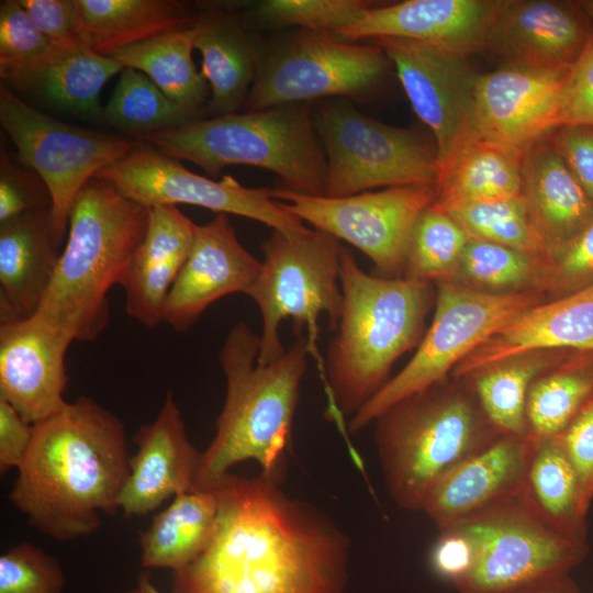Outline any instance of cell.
<instances>
[{
  "mask_svg": "<svg viewBox=\"0 0 593 593\" xmlns=\"http://www.w3.org/2000/svg\"><path fill=\"white\" fill-rule=\"evenodd\" d=\"M52 45L80 44L75 0H19Z\"/></svg>",
  "mask_w": 593,
  "mask_h": 593,
  "instance_id": "681fc988",
  "label": "cell"
},
{
  "mask_svg": "<svg viewBox=\"0 0 593 593\" xmlns=\"http://www.w3.org/2000/svg\"><path fill=\"white\" fill-rule=\"evenodd\" d=\"M542 350L593 353V283L533 305L494 332L452 370L455 379L523 354Z\"/></svg>",
  "mask_w": 593,
  "mask_h": 593,
  "instance_id": "cb8c5ba5",
  "label": "cell"
},
{
  "mask_svg": "<svg viewBox=\"0 0 593 593\" xmlns=\"http://www.w3.org/2000/svg\"><path fill=\"white\" fill-rule=\"evenodd\" d=\"M547 135L526 149L523 166V197L546 260L593 220L592 199Z\"/></svg>",
  "mask_w": 593,
  "mask_h": 593,
  "instance_id": "484cf974",
  "label": "cell"
},
{
  "mask_svg": "<svg viewBox=\"0 0 593 593\" xmlns=\"http://www.w3.org/2000/svg\"><path fill=\"white\" fill-rule=\"evenodd\" d=\"M592 27L579 1L502 0L485 47L501 57L504 65L569 69Z\"/></svg>",
  "mask_w": 593,
  "mask_h": 593,
  "instance_id": "ac0fdd59",
  "label": "cell"
},
{
  "mask_svg": "<svg viewBox=\"0 0 593 593\" xmlns=\"http://www.w3.org/2000/svg\"><path fill=\"white\" fill-rule=\"evenodd\" d=\"M436 286L435 314L416 353L350 417V433L360 432L403 399L445 380L489 336L524 310L545 302L547 298L541 290L489 293L452 280H440Z\"/></svg>",
  "mask_w": 593,
  "mask_h": 593,
  "instance_id": "9c48e42d",
  "label": "cell"
},
{
  "mask_svg": "<svg viewBox=\"0 0 593 593\" xmlns=\"http://www.w3.org/2000/svg\"><path fill=\"white\" fill-rule=\"evenodd\" d=\"M547 137L593 201V127L561 125Z\"/></svg>",
  "mask_w": 593,
  "mask_h": 593,
  "instance_id": "7dc6e473",
  "label": "cell"
},
{
  "mask_svg": "<svg viewBox=\"0 0 593 593\" xmlns=\"http://www.w3.org/2000/svg\"><path fill=\"white\" fill-rule=\"evenodd\" d=\"M468 240L462 227L433 203L413 227L403 277L425 282L450 279Z\"/></svg>",
  "mask_w": 593,
  "mask_h": 593,
  "instance_id": "ab89813d",
  "label": "cell"
},
{
  "mask_svg": "<svg viewBox=\"0 0 593 593\" xmlns=\"http://www.w3.org/2000/svg\"><path fill=\"white\" fill-rule=\"evenodd\" d=\"M75 1L80 44L104 56L170 31L191 27L195 20L188 5L175 0Z\"/></svg>",
  "mask_w": 593,
  "mask_h": 593,
  "instance_id": "4dcf8cb0",
  "label": "cell"
},
{
  "mask_svg": "<svg viewBox=\"0 0 593 593\" xmlns=\"http://www.w3.org/2000/svg\"><path fill=\"white\" fill-rule=\"evenodd\" d=\"M103 120L136 138L195 120L143 72L125 67L103 108Z\"/></svg>",
  "mask_w": 593,
  "mask_h": 593,
  "instance_id": "74e56055",
  "label": "cell"
},
{
  "mask_svg": "<svg viewBox=\"0 0 593 593\" xmlns=\"http://www.w3.org/2000/svg\"><path fill=\"white\" fill-rule=\"evenodd\" d=\"M592 395L593 353L573 351L532 384L527 437L537 441L560 435Z\"/></svg>",
  "mask_w": 593,
  "mask_h": 593,
  "instance_id": "d590c367",
  "label": "cell"
},
{
  "mask_svg": "<svg viewBox=\"0 0 593 593\" xmlns=\"http://www.w3.org/2000/svg\"><path fill=\"white\" fill-rule=\"evenodd\" d=\"M139 593H160L150 580L148 572L144 571L138 575L137 584Z\"/></svg>",
  "mask_w": 593,
  "mask_h": 593,
  "instance_id": "db71d44e",
  "label": "cell"
},
{
  "mask_svg": "<svg viewBox=\"0 0 593 593\" xmlns=\"http://www.w3.org/2000/svg\"><path fill=\"white\" fill-rule=\"evenodd\" d=\"M434 204L449 214L469 238L504 245L546 260L524 197L450 205Z\"/></svg>",
  "mask_w": 593,
  "mask_h": 593,
  "instance_id": "f35d334b",
  "label": "cell"
},
{
  "mask_svg": "<svg viewBox=\"0 0 593 593\" xmlns=\"http://www.w3.org/2000/svg\"><path fill=\"white\" fill-rule=\"evenodd\" d=\"M261 270V261L239 243L226 214L197 225L191 251L167 296L163 323L188 331L214 301L231 293H247Z\"/></svg>",
  "mask_w": 593,
  "mask_h": 593,
  "instance_id": "ffe728a7",
  "label": "cell"
},
{
  "mask_svg": "<svg viewBox=\"0 0 593 593\" xmlns=\"http://www.w3.org/2000/svg\"><path fill=\"white\" fill-rule=\"evenodd\" d=\"M123 68L113 57L81 44L52 45L40 60L3 85L36 91L57 108L103 120L100 92Z\"/></svg>",
  "mask_w": 593,
  "mask_h": 593,
  "instance_id": "f546056e",
  "label": "cell"
},
{
  "mask_svg": "<svg viewBox=\"0 0 593 593\" xmlns=\"http://www.w3.org/2000/svg\"><path fill=\"white\" fill-rule=\"evenodd\" d=\"M339 282L343 311L326 377L338 412L351 417L389 381L398 358L419 345L434 292L430 282L368 275L344 247Z\"/></svg>",
  "mask_w": 593,
  "mask_h": 593,
  "instance_id": "5b68a950",
  "label": "cell"
},
{
  "mask_svg": "<svg viewBox=\"0 0 593 593\" xmlns=\"http://www.w3.org/2000/svg\"><path fill=\"white\" fill-rule=\"evenodd\" d=\"M130 459L120 418L79 396L33 425L10 502L47 537L89 536L102 525L100 512L115 515L120 510Z\"/></svg>",
  "mask_w": 593,
  "mask_h": 593,
  "instance_id": "7a4b0ae2",
  "label": "cell"
},
{
  "mask_svg": "<svg viewBox=\"0 0 593 593\" xmlns=\"http://www.w3.org/2000/svg\"><path fill=\"white\" fill-rule=\"evenodd\" d=\"M219 502L213 490L176 495L139 535L143 568L180 571L210 545L217 524Z\"/></svg>",
  "mask_w": 593,
  "mask_h": 593,
  "instance_id": "1f68e13d",
  "label": "cell"
},
{
  "mask_svg": "<svg viewBox=\"0 0 593 593\" xmlns=\"http://www.w3.org/2000/svg\"><path fill=\"white\" fill-rule=\"evenodd\" d=\"M374 5L367 0H266L254 8L253 16L269 26L334 33Z\"/></svg>",
  "mask_w": 593,
  "mask_h": 593,
  "instance_id": "60d3db41",
  "label": "cell"
},
{
  "mask_svg": "<svg viewBox=\"0 0 593 593\" xmlns=\"http://www.w3.org/2000/svg\"><path fill=\"white\" fill-rule=\"evenodd\" d=\"M72 340L37 316L0 323V399L31 425L67 402L66 353Z\"/></svg>",
  "mask_w": 593,
  "mask_h": 593,
  "instance_id": "d6986e66",
  "label": "cell"
},
{
  "mask_svg": "<svg viewBox=\"0 0 593 593\" xmlns=\"http://www.w3.org/2000/svg\"><path fill=\"white\" fill-rule=\"evenodd\" d=\"M193 26L167 32L146 42L114 52L113 57L124 68L146 75L163 93L198 119L208 102V82L192 58Z\"/></svg>",
  "mask_w": 593,
  "mask_h": 593,
  "instance_id": "836d02e7",
  "label": "cell"
},
{
  "mask_svg": "<svg viewBox=\"0 0 593 593\" xmlns=\"http://www.w3.org/2000/svg\"><path fill=\"white\" fill-rule=\"evenodd\" d=\"M148 219V206L92 178L74 202L66 246L34 315L72 342L97 339L110 320L107 295L122 283Z\"/></svg>",
  "mask_w": 593,
  "mask_h": 593,
  "instance_id": "277c9868",
  "label": "cell"
},
{
  "mask_svg": "<svg viewBox=\"0 0 593 593\" xmlns=\"http://www.w3.org/2000/svg\"><path fill=\"white\" fill-rule=\"evenodd\" d=\"M430 560L434 570L455 584L470 572L474 561V549L462 533L448 528L439 532Z\"/></svg>",
  "mask_w": 593,
  "mask_h": 593,
  "instance_id": "f907efd6",
  "label": "cell"
},
{
  "mask_svg": "<svg viewBox=\"0 0 593 593\" xmlns=\"http://www.w3.org/2000/svg\"><path fill=\"white\" fill-rule=\"evenodd\" d=\"M52 47L19 0L0 4V75L4 82L40 60Z\"/></svg>",
  "mask_w": 593,
  "mask_h": 593,
  "instance_id": "7bdbcfd3",
  "label": "cell"
},
{
  "mask_svg": "<svg viewBox=\"0 0 593 593\" xmlns=\"http://www.w3.org/2000/svg\"><path fill=\"white\" fill-rule=\"evenodd\" d=\"M583 11L593 24V0L579 1Z\"/></svg>",
  "mask_w": 593,
  "mask_h": 593,
  "instance_id": "11a10c76",
  "label": "cell"
},
{
  "mask_svg": "<svg viewBox=\"0 0 593 593\" xmlns=\"http://www.w3.org/2000/svg\"><path fill=\"white\" fill-rule=\"evenodd\" d=\"M385 484L402 508L421 511L428 493L500 434L465 379L447 378L374 419Z\"/></svg>",
  "mask_w": 593,
  "mask_h": 593,
  "instance_id": "8992f818",
  "label": "cell"
},
{
  "mask_svg": "<svg viewBox=\"0 0 593 593\" xmlns=\"http://www.w3.org/2000/svg\"><path fill=\"white\" fill-rule=\"evenodd\" d=\"M48 211L51 212L49 193L38 175L31 168L22 169L2 155L0 226Z\"/></svg>",
  "mask_w": 593,
  "mask_h": 593,
  "instance_id": "ee69618b",
  "label": "cell"
},
{
  "mask_svg": "<svg viewBox=\"0 0 593 593\" xmlns=\"http://www.w3.org/2000/svg\"><path fill=\"white\" fill-rule=\"evenodd\" d=\"M534 447L528 437L501 435L444 478L421 511L440 532L521 496Z\"/></svg>",
  "mask_w": 593,
  "mask_h": 593,
  "instance_id": "44dd1931",
  "label": "cell"
},
{
  "mask_svg": "<svg viewBox=\"0 0 593 593\" xmlns=\"http://www.w3.org/2000/svg\"><path fill=\"white\" fill-rule=\"evenodd\" d=\"M33 425L25 422L15 409L0 399V472L19 468L30 447Z\"/></svg>",
  "mask_w": 593,
  "mask_h": 593,
  "instance_id": "816d5d0a",
  "label": "cell"
},
{
  "mask_svg": "<svg viewBox=\"0 0 593 593\" xmlns=\"http://www.w3.org/2000/svg\"><path fill=\"white\" fill-rule=\"evenodd\" d=\"M593 283V220L546 260L545 292L563 296Z\"/></svg>",
  "mask_w": 593,
  "mask_h": 593,
  "instance_id": "f6af8a7d",
  "label": "cell"
},
{
  "mask_svg": "<svg viewBox=\"0 0 593 593\" xmlns=\"http://www.w3.org/2000/svg\"><path fill=\"white\" fill-rule=\"evenodd\" d=\"M571 353L542 350L523 354L482 368L463 379L500 434L527 437L526 402L532 384Z\"/></svg>",
  "mask_w": 593,
  "mask_h": 593,
  "instance_id": "e575fe53",
  "label": "cell"
},
{
  "mask_svg": "<svg viewBox=\"0 0 593 593\" xmlns=\"http://www.w3.org/2000/svg\"><path fill=\"white\" fill-rule=\"evenodd\" d=\"M195 230L176 205L149 208L146 234L121 283L126 313L144 326L163 323L167 296L191 251Z\"/></svg>",
  "mask_w": 593,
  "mask_h": 593,
  "instance_id": "d4e9b609",
  "label": "cell"
},
{
  "mask_svg": "<svg viewBox=\"0 0 593 593\" xmlns=\"http://www.w3.org/2000/svg\"><path fill=\"white\" fill-rule=\"evenodd\" d=\"M384 51L417 116L432 130L438 167L473 134L478 74L470 54L450 46L398 37L370 41Z\"/></svg>",
  "mask_w": 593,
  "mask_h": 593,
  "instance_id": "2e32d148",
  "label": "cell"
},
{
  "mask_svg": "<svg viewBox=\"0 0 593 593\" xmlns=\"http://www.w3.org/2000/svg\"><path fill=\"white\" fill-rule=\"evenodd\" d=\"M201 74L211 89L205 111L222 116L244 105L257 75L259 48L245 23L233 12L205 9L193 23Z\"/></svg>",
  "mask_w": 593,
  "mask_h": 593,
  "instance_id": "83f0119b",
  "label": "cell"
},
{
  "mask_svg": "<svg viewBox=\"0 0 593 593\" xmlns=\"http://www.w3.org/2000/svg\"><path fill=\"white\" fill-rule=\"evenodd\" d=\"M316 128L326 156L325 197L400 186L436 187V147L412 130L388 125L343 104L322 107Z\"/></svg>",
  "mask_w": 593,
  "mask_h": 593,
  "instance_id": "7c38bea8",
  "label": "cell"
},
{
  "mask_svg": "<svg viewBox=\"0 0 593 593\" xmlns=\"http://www.w3.org/2000/svg\"><path fill=\"white\" fill-rule=\"evenodd\" d=\"M502 0H407L374 5L334 34L355 43L398 37L437 43L472 54L485 47Z\"/></svg>",
  "mask_w": 593,
  "mask_h": 593,
  "instance_id": "7402d4cb",
  "label": "cell"
},
{
  "mask_svg": "<svg viewBox=\"0 0 593 593\" xmlns=\"http://www.w3.org/2000/svg\"><path fill=\"white\" fill-rule=\"evenodd\" d=\"M96 177L109 181L125 197L148 208L190 204L217 214L231 213L256 220L288 235L310 232L299 217L273 199L272 189L248 188L232 176L212 180L197 175L180 160L141 139L125 157Z\"/></svg>",
  "mask_w": 593,
  "mask_h": 593,
  "instance_id": "9a60e30c",
  "label": "cell"
},
{
  "mask_svg": "<svg viewBox=\"0 0 593 593\" xmlns=\"http://www.w3.org/2000/svg\"><path fill=\"white\" fill-rule=\"evenodd\" d=\"M448 528L474 549L470 572L454 584L459 593H514L570 574L589 551L550 527L522 495Z\"/></svg>",
  "mask_w": 593,
  "mask_h": 593,
  "instance_id": "30bf717a",
  "label": "cell"
},
{
  "mask_svg": "<svg viewBox=\"0 0 593 593\" xmlns=\"http://www.w3.org/2000/svg\"><path fill=\"white\" fill-rule=\"evenodd\" d=\"M342 248L339 239L315 228L303 235L273 231L262 242L261 270L246 293L262 316L258 363L269 365L284 355L279 327L286 317L299 337L309 331L311 346L321 314L327 315L332 331L337 329L343 311Z\"/></svg>",
  "mask_w": 593,
  "mask_h": 593,
  "instance_id": "ba28073f",
  "label": "cell"
},
{
  "mask_svg": "<svg viewBox=\"0 0 593 593\" xmlns=\"http://www.w3.org/2000/svg\"><path fill=\"white\" fill-rule=\"evenodd\" d=\"M448 280L489 293L545 291L546 260L504 245L469 238Z\"/></svg>",
  "mask_w": 593,
  "mask_h": 593,
  "instance_id": "8d00e7d4",
  "label": "cell"
},
{
  "mask_svg": "<svg viewBox=\"0 0 593 593\" xmlns=\"http://www.w3.org/2000/svg\"><path fill=\"white\" fill-rule=\"evenodd\" d=\"M66 578L58 560L21 541L0 557V593H63Z\"/></svg>",
  "mask_w": 593,
  "mask_h": 593,
  "instance_id": "b9f144b4",
  "label": "cell"
},
{
  "mask_svg": "<svg viewBox=\"0 0 593 593\" xmlns=\"http://www.w3.org/2000/svg\"><path fill=\"white\" fill-rule=\"evenodd\" d=\"M127 593H139V589H138V586L136 585L135 588H133L132 590H130Z\"/></svg>",
  "mask_w": 593,
  "mask_h": 593,
  "instance_id": "9f6ffc18",
  "label": "cell"
},
{
  "mask_svg": "<svg viewBox=\"0 0 593 593\" xmlns=\"http://www.w3.org/2000/svg\"><path fill=\"white\" fill-rule=\"evenodd\" d=\"M522 496L561 536L588 545L590 503L557 436L535 441Z\"/></svg>",
  "mask_w": 593,
  "mask_h": 593,
  "instance_id": "d6a6232c",
  "label": "cell"
},
{
  "mask_svg": "<svg viewBox=\"0 0 593 593\" xmlns=\"http://www.w3.org/2000/svg\"><path fill=\"white\" fill-rule=\"evenodd\" d=\"M514 593H582L570 574L557 577Z\"/></svg>",
  "mask_w": 593,
  "mask_h": 593,
  "instance_id": "f5cc1de1",
  "label": "cell"
},
{
  "mask_svg": "<svg viewBox=\"0 0 593 593\" xmlns=\"http://www.w3.org/2000/svg\"><path fill=\"white\" fill-rule=\"evenodd\" d=\"M568 70L503 65L478 74L473 133L527 149L558 127L559 98Z\"/></svg>",
  "mask_w": 593,
  "mask_h": 593,
  "instance_id": "e0dca14e",
  "label": "cell"
},
{
  "mask_svg": "<svg viewBox=\"0 0 593 593\" xmlns=\"http://www.w3.org/2000/svg\"><path fill=\"white\" fill-rule=\"evenodd\" d=\"M0 123L14 143L20 163L44 182L51 198L53 228L60 243L68 233L69 215L79 192L138 142L59 121L27 104L3 83Z\"/></svg>",
  "mask_w": 593,
  "mask_h": 593,
  "instance_id": "8fae6325",
  "label": "cell"
},
{
  "mask_svg": "<svg viewBox=\"0 0 593 593\" xmlns=\"http://www.w3.org/2000/svg\"><path fill=\"white\" fill-rule=\"evenodd\" d=\"M315 126L307 107L293 103L195 119L137 139L193 163L212 177L231 165L253 166L277 175L280 188L322 197L327 165Z\"/></svg>",
  "mask_w": 593,
  "mask_h": 593,
  "instance_id": "52a82bcc",
  "label": "cell"
},
{
  "mask_svg": "<svg viewBox=\"0 0 593 593\" xmlns=\"http://www.w3.org/2000/svg\"><path fill=\"white\" fill-rule=\"evenodd\" d=\"M390 59L376 44L345 42L332 32L299 30L260 54L246 112L344 96L358 97L384 76Z\"/></svg>",
  "mask_w": 593,
  "mask_h": 593,
  "instance_id": "4fadbf2b",
  "label": "cell"
},
{
  "mask_svg": "<svg viewBox=\"0 0 593 593\" xmlns=\"http://www.w3.org/2000/svg\"><path fill=\"white\" fill-rule=\"evenodd\" d=\"M215 534L175 593H343L348 539L321 513L290 499L278 482L226 474L213 489Z\"/></svg>",
  "mask_w": 593,
  "mask_h": 593,
  "instance_id": "6da1fadb",
  "label": "cell"
},
{
  "mask_svg": "<svg viewBox=\"0 0 593 593\" xmlns=\"http://www.w3.org/2000/svg\"><path fill=\"white\" fill-rule=\"evenodd\" d=\"M63 243L51 212L0 226V323L32 317L51 283Z\"/></svg>",
  "mask_w": 593,
  "mask_h": 593,
  "instance_id": "4316f807",
  "label": "cell"
},
{
  "mask_svg": "<svg viewBox=\"0 0 593 593\" xmlns=\"http://www.w3.org/2000/svg\"><path fill=\"white\" fill-rule=\"evenodd\" d=\"M557 437L578 473L586 501L591 504L593 499V395Z\"/></svg>",
  "mask_w": 593,
  "mask_h": 593,
  "instance_id": "c3c4849f",
  "label": "cell"
},
{
  "mask_svg": "<svg viewBox=\"0 0 593 593\" xmlns=\"http://www.w3.org/2000/svg\"><path fill=\"white\" fill-rule=\"evenodd\" d=\"M281 206L367 255L377 277L402 278L407 246L419 215L437 199L433 184L384 188L348 197L328 198L272 189Z\"/></svg>",
  "mask_w": 593,
  "mask_h": 593,
  "instance_id": "5bb4252c",
  "label": "cell"
},
{
  "mask_svg": "<svg viewBox=\"0 0 593 593\" xmlns=\"http://www.w3.org/2000/svg\"><path fill=\"white\" fill-rule=\"evenodd\" d=\"M259 345L260 337L243 322L225 339L220 354L225 402L215 436L200 455L193 491L212 490L248 459L261 466L262 477L278 482L312 346L300 336L281 358L260 365Z\"/></svg>",
  "mask_w": 593,
  "mask_h": 593,
  "instance_id": "3957f363",
  "label": "cell"
},
{
  "mask_svg": "<svg viewBox=\"0 0 593 593\" xmlns=\"http://www.w3.org/2000/svg\"><path fill=\"white\" fill-rule=\"evenodd\" d=\"M525 152L471 134L439 167L435 203L450 205L523 197Z\"/></svg>",
  "mask_w": 593,
  "mask_h": 593,
  "instance_id": "f1b7e54d",
  "label": "cell"
},
{
  "mask_svg": "<svg viewBox=\"0 0 593 593\" xmlns=\"http://www.w3.org/2000/svg\"><path fill=\"white\" fill-rule=\"evenodd\" d=\"M593 127V27L580 56L569 68L559 98L558 126Z\"/></svg>",
  "mask_w": 593,
  "mask_h": 593,
  "instance_id": "bcb514c9",
  "label": "cell"
},
{
  "mask_svg": "<svg viewBox=\"0 0 593 593\" xmlns=\"http://www.w3.org/2000/svg\"><path fill=\"white\" fill-rule=\"evenodd\" d=\"M137 451L130 459V474L119 499L126 518L146 515L166 500L193 491L200 455L186 432L182 414L168 392L150 424L133 438Z\"/></svg>",
  "mask_w": 593,
  "mask_h": 593,
  "instance_id": "603a6c76",
  "label": "cell"
}]
</instances>
